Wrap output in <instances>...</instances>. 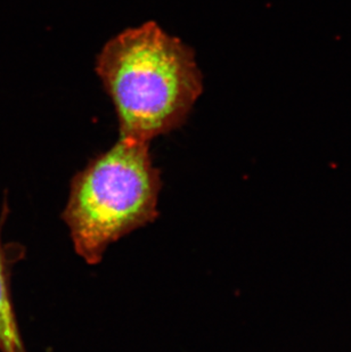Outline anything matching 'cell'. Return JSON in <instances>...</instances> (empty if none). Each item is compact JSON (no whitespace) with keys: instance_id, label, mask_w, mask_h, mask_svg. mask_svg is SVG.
Segmentation results:
<instances>
[{"instance_id":"obj_2","label":"cell","mask_w":351,"mask_h":352,"mask_svg":"<svg viewBox=\"0 0 351 352\" xmlns=\"http://www.w3.org/2000/svg\"><path fill=\"white\" fill-rule=\"evenodd\" d=\"M160 186L149 143L120 137L73 179L64 220L76 253L100 263L109 244L151 223Z\"/></svg>"},{"instance_id":"obj_1","label":"cell","mask_w":351,"mask_h":352,"mask_svg":"<svg viewBox=\"0 0 351 352\" xmlns=\"http://www.w3.org/2000/svg\"><path fill=\"white\" fill-rule=\"evenodd\" d=\"M96 72L116 109L121 138L149 143L173 131L202 93L193 50L154 22L109 40Z\"/></svg>"},{"instance_id":"obj_3","label":"cell","mask_w":351,"mask_h":352,"mask_svg":"<svg viewBox=\"0 0 351 352\" xmlns=\"http://www.w3.org/2000/svg\"><path fill=\"white\" fill-rule=\"evenodd\" d=\"M0 223V352H25L10 294V259L3 246Z\"/></svg>"}]
</instances>
